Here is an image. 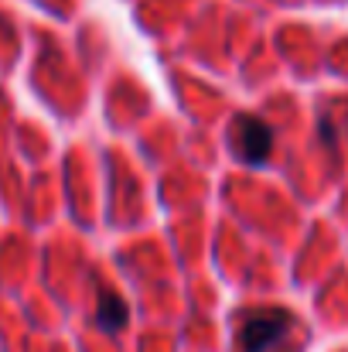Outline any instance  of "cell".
Masks as SVG:
<instances>
[{"label":"cell","mask_w":348,"mask_h":352,"mask_svg":"<svg viewBox=\"0 0 348 352\" xmlns=\"http://www.w3.org/2000/svg\"><path fill=\"white\" fill-rule=\"evenodd\" d=\"M229 147L242 164L263 168L270 161V151H273V130L256 113H239L229 126Z\"/></svg>","instance_id":"obj_2"},{"label":"cell","mask_w":348,"mask_h":352,"mask_svg":"<svg viewBox=\"0 0 348 352\" xmlns=\"http://www.w3.org/2000/svg\"><path fill=\"white\" fill-rule=\"evenodd\" d=\"M126 322H130V308H126V301L123 298H116L110 291H103L100 294V301H96V325L103 329V332H123L126 329Z\"/></svg>","instance_id":"obj_3"},{"label":"cell","mask_w":348,"mask_h":352,"mask_svg":"<svg viewBox=\"0 0 348 352\" xmlns=\"http://www.w3.org/2000/svg\"><path fill=\"white\" fill-rule=\"evenodd\" d=\"M294 332V315L287 308H249L239 315L235 342L242 352H270L280 349Z\"/></svg>","instance_id":"obj_1"}]
</instances>
